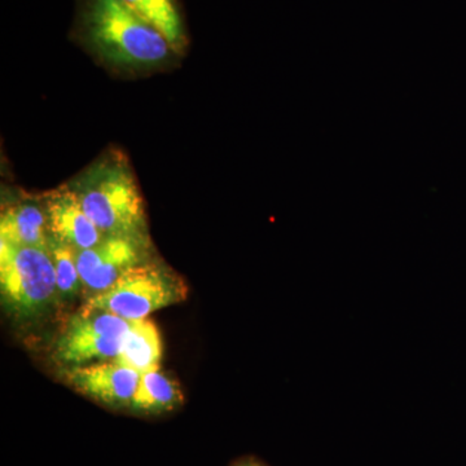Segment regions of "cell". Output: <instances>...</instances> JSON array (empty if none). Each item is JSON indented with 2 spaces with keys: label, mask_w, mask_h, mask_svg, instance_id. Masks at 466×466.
Masks as SVG:
<instances>
[{
  "label": "cell",
  "mask_w": 466,
  "mask_h": 466,
  "mask_svg": "<svg viewBox=\"0 0 466 466\" xmlns=\"http://www.w3.org/2000/svg\"><path fill=\"white\" fill-rule=\"evenodd\" d=\"M0 241L50 250L52 236L43 205L26 201L5 208L0 218Z\"/></svg>",
  "instance_id": "cell-9"
},
{
  "label": "cell",
  "mask_w": 466,
  "mask_h": 466,
  "mask_svg": "<svg viewBox=\"0 0 466 466\" xmlns=\"http://www.w3.org/2000/svg\"><path fill=\"white\" fill-rule=\"evenodd\" d=\"M188 288L170 268L143 262L126 271L109 289L86 299L85 311H104L127 321L183 302Z\"/></svg>",
  "instance_id": "cell-3"
},
{
  "label": "cell",
  "mask_w": 466,
  "mask_h": 466,
  "mask_svg": "<svg viewBox=\"0 0 466 466\" xmlns=\"http://www.w3.org/2000/svg\"><path fill=\"white\" fill-rule=\"evenodd\" d=\"M242 466H260V465L254 464V462H248V464H242Z\"/></svg>",
  "instance_id": "cell-14"
},
{
  "label": "cell",
  "mask_w": 466,
  "mask_h": 466,
  "mask_svg": "<svg viewBox=\"0 0 466 466\" xmlns=\"http://www.w3.org/2000/svg\"><path fill=\"white\" fill-rule=\"evenodd\" d=\"M50 253L56 272L58 296L72 299L84 290L76 266V250L52 238Z\"/></svg>",
  "instance_id": "cell-13"
},
{
  "label": "cell",
  "mask_w": 466,
  "mask_h": 466,
  "mask_svg": "<svg viewBox=\"0 0 466 466\" xmlns=\"http://www.w3.org/2000/svg\"><path fill=\"white\" fill-rule=\"evenodd\" d=\"M84 24L92 47L116 66H159L173 51L167 39L122 0H88Z\"/></svg>",
  "instance_id": "cell-1"
},
{
  "label": "cell",
  "mask_w": 466,
  "mask_h": 466,
  "mask_svg": "<svg viewBox=\"0 0 466 466\" xmlns=\"http://www.w3.org/2000/svg\"><path fill=\"white\" fill-rule=\"evenodd\" d=\"M52 238L76 250L90 249L106 238L86 213L72 186L46 195L43 202Z\"/></svg>",
  "instance_id": "cell-8"
},
{
  "label": "cell",
  "mask_w": 466,
  "mask_h": 466,
  "mask_svg": "<svg viewBox=\"0 0 466 466\" xmlns=\"http://www.w3.org/2000/svg\"><path fill=\"white\" fill-rule=\"evenodd\" d=\"M161 359L162 339L157 325L148 318L130 321L121 351L113 360L143 375L159 370Z\"/></svg>",
  "instance_id": "cell-10"
},
{
  "label": "cell",
  "mask_w": 466,
  "mask_h": 466,
  "mask_svg": "<svg viewBox=\"0 0 466 466\" xmlns=\"http://www.w3.org/2000/svg\"><path fill=\"white\" fill-rule=\"evenodd\" d=\"M0 291L15 317L35 318L47 311L58 296L50 250L0 241Z\"/></svg>",
  "instance_id": "cell-4"
},
{
  "label": "cell",
  "mask_w": 466,
  "mask_h": 466,
  "mask_svg": "<svg viewBox=\"0 0 466 466\" xmlns=\"http://www.w3.org/2000/svg\"><path fill=\"white\" fill-rule=\"evenodd\" d=\"M182 401L179 385L171 377L156 370L140 376L131 408L137 412L164 413L180 406Z\"/></svg>",
  "instance_id": "cell-12"
},
{
  "label": "cell",
  "mask_w": 466,
  "mask_h": 466,
  "mask_svg": "<svg viewBox=\"0 0 466 466\" xmlns=\"http://www.w3.org/2000/svg\"><path fill=\"white\" fill-rule=\"evenodd\" d=\"M137 17L157 30L173 51H182L186 45L182 17L174 0H122Z\"/></svg>",
  "instance_id": "cell-11"
},
{
  "label": "cell",
  "mask_w": 466,
  "mask_h": 466,
  "mask_svg": "<svg viewBox=\"0 0 466 466\" xmlns=\"http://www.w3.org/2000/svg\"><path fill=\"white\" fill-rule=\"evenodd\" d=\"M61 373L67 385L76 391L106 406L118 408L131 407L142 376L116 360L66 367Z\"/></svg>",
  "instance_id": "cell-7"
},
{
  "label": "cell",
  "mask_w": 466,
  "mask_h": 466,
  "mask_svg": "<svg viewBox=\"0 0 466 466\" xmlns=\"http://www.w3.org/2000/svg\"><path fill=\"white\" fill-rule=\"evenodd\" d=\"M72 188L104 235L144 238L143 198L127 165L106 159L88 168Z\"/></svg>",
  "instance_id": "cell-2"
},
{
  "label": "cell",
  "mask_w": 466,
  "mask_h": 466,
  "mask_svg": "<svg viewBox=\"0 0 466 466\" xmlns=\"http://www.w3.org/2000/svg\"><path fill=\"white\" fill-rule=\"evenodd\" d=\"M144 238L106 236L90 249L76 250L86 299L103 293L128 269L146 262Z\"/></svg>",
  "instance_id": "cell-6"
},
{
  "label": "cell",
  "mask_w": 466,
  "mask_h": 466,
  "mask_svg": "<svg viewBox=\"0 0 466 466\" xmlns=\"http://www.w3.org/2000/svg\"><path fill=\"white\" fill-rule=\"evenodd\" d=\"M128 328L130 321L110 312L81 309L67 321L52 355L64 368L113 360Z\"/></svg>",
  "instance_id": "cell-5"
},
{
  "label": "cell",
  "mask_w": 466,
  "mask_h": 466,
  "mask_svg": "<svg viewBox=\"0 0 466 466\" xmlns=\"http://www.w3.org/2000/svg\"><path fill=\"white\" fill-rule=\"evenodd\" d=\"M240 466H242V465H240Z\"/></svg>",
  "instance_id": "cell-15"
}]
</instances>
